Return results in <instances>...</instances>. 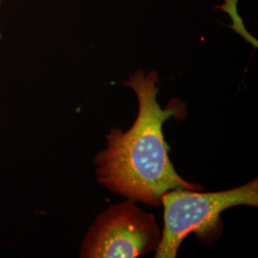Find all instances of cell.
<instances>
[{
  "instance_id": "obj_1",
  "label": "cell",
  "mask_w": 258,
  "mask_h": 258,
  "mask_svg": "<svg viewBox=\"0 0 258 258\" xmlns=\"http://www.w3.org/2000/svg\"><path fill=\"white\" fill-rule=\"evenodd\" d=\"M124 83L138 97V115L131 128H113L107 135V147L95 158L99 182L113 194L151 206L162 205V196L171 189H201L178 175L163 133L165 120L184 118V102L175 99L165 108L159 105L155 71L138 70Z\"/></svg>"
},
{
  "instance_id": "obj_2",
  "label": "cell",
  "mask_w": 258,
  "mask_h": 258,
  "mask_svg": "<svg viewBox=\"0 0 258 258\" xmlns=\"http://www.w3.org/2000/svg\"><path fill=\"white\" fill-rule=\"evenodd\" d=\"M161 203L165 227L156 258H175L181 243L190 233L206 242L221 234V212L236 206H258V180L225 191L199 194L186 188L166 191Z\"/></svg>"
},
{
  "instance_id": "obj_3",
  "label": "cell",
  "mask_w": 258,
  "mask_h": 258,
  "mask_svg": "<svg viewBox=\"0 0 258 258\" xmlns=\"http://www.w3.org/2000/svg\"><path fill=\"white\" fill-rule=\"evenodd\" d=\"M160 241L154 216L127 200L111 206L98 216L83 242L81 256L138 257L156 249Z\"/></svg>"
},
{
  "instance_id": "obj_4",
  "label": "cell",
  "mask_w": 258,
  "mask_h": 258,
  "mask_svg": "<svg viewBox=\"0 0 258 258\" xmlns=\"http://www.w3.org/2000/svg\"><path fill=\"white\" fill-rule=\"evenodd\" d=\"M237 2L238 0H226V4L223 6H218L217 9H221L222 11H225L231 15V19H233L234 24L231 25L230 27L233 29L236 33L240 34L242 37H244L249 43H251L253 46L257 47V40L254 37H251L247 30L245 29V26L243 24V20L240 18L237 12Z\"/></svg>"
},
{
  "instance_id": "obj_5",
  "label": "cell",
  "mask_w": 258,
  "mask_h": 258,
  "mask_svg": "<svg viewBox=\"0 0 258 258\" xmlns=\"http://www.w3.org/2000/svg\"><path fill=\"white\" fill-rule=\"evenodd\" d=\"M0 39H1V34H0Z\"/></svg>"
}]
</instances>
